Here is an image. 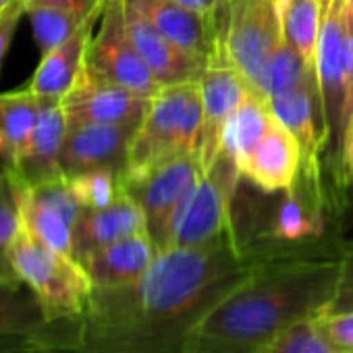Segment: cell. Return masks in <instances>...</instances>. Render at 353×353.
Here are the masks:
<instances>
[{"label": "cell", "instance_id": "cell-34", "mask_svg": "<svg viewBox=\"0 0 353 353\" xmlns=\"http://www.w3.org/2000/svg\"><path fill=\"white\" fill-rule=\"evenodd\" d=\"M172 3L181 5L185 9H192V11H198V13L212 15V13H216L221 0H172Z\"/></svg>", "mask_w": 353, "mask_h": 353}, {"label": "cell", "instance_id": "cell-8", "mask_svg": "<svg viewBox=\"0 0 353 353\" xmlns=\"http://www.w3.org/2000/svg\"><path fill=\"white\" fill-rule=\"evenodd\" d=\"M204 174L196 154L172 158L143 174L123 176L127 196H131L143 212L145 233L156 252L170 248V225L176 208L194 190Z\"/></svg>", "mask_w": 353, "mask_h": 353}, {"label": "cell", "instance_id": "cell-38", "mask_svg": "<svg viewBox=\"0 0 353 353\" xmlns=\"http://www.w3.org/2000/svg\"><path fill=\"white\" fill-rule=\"evenodd\" d=\"M11 3H13V0H0V11H3V9H5L7 5H11Z\"/></svg>", "mask_w": 353, "mask_h": 353}, {"label": "cell", "instance_id": "cell-36", "mask_svg": "<svg viewBox=\"0 0 353 353\" xmlns=\"http://www.w3.org/2000/svg\"><path fill=\"white\" fill-rule=\"evenodd\" d=\"M345 168L353 174V121H351V127H349V133H347V143H345V160H343Z\"/></svg>", "mask_w": 353, "mask_h": 353}, {"label": "cell", "instance_id": "cell-27", "mask_svg": "<svg viewBox=\"0 0 353 353\" xmlns=\"http://www.w3.org/2000/svg\"><path fill=\"white\" fill-rule=\"evenodd\" d=\"M21 229L17 196L7 170L0 168V291H17L21 281L11 262V245Z\"/></svg>", "mask_w": 353, "mask_h": 353}, {"label": "cell", "instance_id": "cell-23", "mask_svg": "<svg viewBox=\"0 0 353 353\" xmlns=\"http://www.w3.org/2000/svg\"><path fill=\"white\" fill-rule=\"evenodd\" d=\"M272 123L274 114L268 102L252 92L227 119L221 137V152L227 154L241 170L243 162L264 139Z\"/></svg>", "mask_w": 353, "mask_h": 353}, {"label": "cell", "instance_id": "cell-29", "mask_svg": "<svg viewBox=\"0 0 353 353\" xmlns=\"http://www.w3.org/2000/svg\"><path fill=\"white\" fill-rule=\"evenodd\" d=\"M258 353H336V351L326 345V341L316 328L314 318H307L281 330Z\"/></svg>", "mask_w": 353, "mask_h": 353}, {"label": "cell", "instance_id": "cell-19", "mask_svg": "<svg viewBox=\"0 0 353 353\" xmlns=\"http://www.w3.org/2000/svg\"><path fill=\"white\" fill-rule=\"evenodd\" d=\"M65 137H67V117L63 110V102L40 98L38 121L34 127L30 148L21 160V166L9 172L19 174L28 183H40V181L65 176L61 168Z\"/></svg>", "mask_w": 353, "mask_h": 353}, {"label": "cell", "instance_id": "cell-5", "mask_svg": "<svg viewBox=\"0 0 353 353\" xmlns=\"http://www.w3.org/2000/svg\"><path fill=\"white\" fill-rule=\"evenodd\" d=\"M316 75L328 141L336 160L343 162L353 121V38L347 26V0H326L316 48Z\"/></svg>", "mask_w": 353, "mask_h": 353}, {"label": "cell", "instance_id": "cell-7", "mask_svg": "<svg viewBox=\"0 0 353 353\" xmlns=\"http://www.w3.org/2000/svg\"><path fill=\"white\" fill-rule=\"evenodd\" d=\"M239 176H243L239 166L221 152L176 208L170 225V248H198L235 235L231 202Z\"/></svg>", "mask_w": 353, "mask_h": 353}, {"label": "cell", "instance_id": "cell-15", "mask_svg": "<svg viewBox=\"0 0 353 353\" xmlns=\"http://www.w3.org/2000/svg\"><path fill=\"white\" fill-rule=\"evenodd\" d=\"M131 3L164 38L202 63H208L221 50L216 13H198L172 3V0H131Z\"/></svg>", "mask_w": 353, "mask_h": 353}, {"label": "cell", "instance_id": "cell-6", "mask_svg": "<svg viewBox=\"0 0 353 353\" xmlns=\"http://www.w3.org/2000/svg\"><path fill=\"white\" fill-rule=\"evenodd\" d=\"M216 17L223 52L260 96L268 63L283 40L281 0H221Z\"/></svg>", "mask_w": 353, "mask_h": 353}, {"label": "cell", "instance_id": "cell-21", "mask_svg": "<svg viewBox=\"0 0 353 353\" xmlns=\"http://www.w3.org/2000/svg\"><path fill=\"white\" fill-rule=\"evenodd\" d=\"M102 11L94 13L73 36H69L65 42H61L57 48L40 59V65L32 81L28 83L38 98L63 100L69 94L85 65V52L94 36V26L96 21H100Z\"/></svg>", "mask_w": 353, "mask_h": 353}, {"label": "cell", "instance_id": "cell-37", "mask_svg": "<svg viewBox=\"0 0 353 353\" xmlns=\"http://www.w3.org/2000/svg\"><path fill=\"white\" fill-rule=\"evenodd\" d=\"M347 26H349V34L353 38V0H347Z\"/></svg>", "mask_w": 353, "mask_h": 353}, {"label": "cell", "instance_id": "cell-2", "mask_svg": "<svg viewBox=\"0 0 353 353\" xmlns=\"http://www.w3.org/2000/svg\"><path fill=\"white\" fill-rule=\"evenodd\" d=\"M341 264L339 245L274 250L202 314L181 353H258L281 330L330 307Z\"/></svg>", "mask_w": 353, "mask_h": 353}, {"label": "cell", "instance_id": "cell-24", "mask_svg": "<svg viewBox=\"0 0 353 353\" xmlns=\"http://www.w3.org/2000/svg\"><path fill=\"white\" fill-rule=\"evenodd\" d=\"M26 334L38 336L52 347V353H61L63 332L61 320L50 322L38 299L32 293L17 291H0V336Z\"/></svg>", "mask_w": 353, "mask_h": 353}, {"label": "cell", "instance_id": "cell-16", "mask_svg": "<svg viewBox=\"0 0 353 353\" xmlns=\"http://www.w3.org/2000/svg\"><path fill=\"white\" fill-rule=\"evenodd\" d=\"M123 5L129 38L162 88L200 79L206 63L188 54L168 38H164L131 0H123Z\"/></svg>", "mask_w": 353, "mask_h": 353}, {"label": "cell", "instance_id": "cell-33", "mask_svg": "<svg viewBox=\"0 0 353 353\" xmlns=\"http://www.w3.org/2000/svg\"><path fill=\"white\" fill-rule=\"evenodd\" d=\"M0 353H52V347L38 336L9 334L0 336Z\"/></svg>", "mask_w": 353, "mask_h": 353}, {"label": "cell", "instance_id": "cell-32", "mask_svg": "<svg viewBox=\"0 0 353 353\" xmlns=\"http://www.w3.org/2000/svg\"><path fill=\"white\" fill-rule=\"evenodd\" d=\"M26 15V0H13L0 11V67H3L9 46L15 38V32L19 28L21 17Z\"/></svg>", "mask_w": 353, "mask_h": 353}, {"label": "cell", "instance_id": "cell-1", "mask_svg": "<svg viewBox=\"0 0 353 353\" xmlns=\"http://www.w3.org/2000/svg\"><path fill=\"white\" fill-rule=\"evenodd\" d=\"M279 248L243 250L229 235L158 252L135 283L92 291L88 310L67 318L63 353H181L202 314Z\"/></svg>", "mask_w": 353, "mask_h": 353}, {"label": "cell", "instance_id": "cell-12", "mask_svg": "<svg viewBox=\"0 0 353 353\" xmlns=\"http://www.w3.org/2000/svg\"><path fill=\"white\" fill-rule=\"evenodd\" d=\"M152 98H143L131 90L104 81L90 73L83 65L77 81L61 100L67 125L90 123H139Z\"/></svg>", "mask_w": 353, "mask_h": 353}, {"label": "cell", "instance_id": "cell-31", "mask_svg": "<svg viewBox=\"0 0 353 353\" xmlns=\"http://www.w3.org/2000/svg\"><path fill=\"white\" fill-rule=\"evenodd\" d=\"M326 312H353V243L343 248V264L332 303Z\"/></svg>", "mask_w": 353, "mask_h": 353}, {"label": "cell", "instance_id": "cell-14", "mask_svg": "<svg viewBox=\"0 0 353 353\" xmlns=\"http://www.w3.org/2000/svg\"><path fill=\"white\" fill-rule=\"evenodd\" d=\"M268 106H270L274 119L281 125H285L299 141L301 168L310 176H314L318 154H320L322 145L328 143L316 69L303 81H299L295 88L270 98Z\"/></svg>", "mask_w": 353, "mask_h": 353}, {"label": "cell", "instance_id": "cell-17", "mask_svg": "<svg viewBox=\"0 0 353 353\" xmlns=\"http://www.w3.org/2000/svg\"><path fill=\"white\" fill-rule=\"evenodd\" d=\"M137 233H145V219L127 192L110 206L81 208L73 229V258L81 264L96 250Z\"/></svg>", "mask_w": 353, "mask_h": 353}, {"label": "cell", "instance_id": "cell-22", "mask_svg": "<svg viewBox=\"0 0 353 353\" xmlns=\"http://www.w3.org/2000/svg\"><path fill=\"white\" fill-rule=\"evenodd\" d=\"M40 98L30 85L0 94V168L17 170L30 148Z\"/></svg>", "mask_w": 353, "mask_h": 353}, {"label": "cell", "instance_id": "cell-25", "mask_svg": "<svg viewBox=\"0 0 353 353\" xmlns=\"http://www.w3.org/2000/svg\"><path fill=\"white\" fill-rule=\"evenodd\" d=\"M106 0L96 5H73V7H28L26 13L32 21L34 40L40 48V54L44 57L52 48H57L61 42H65L69 36H73L94 13L102 11Z\"/></svg>", "mask_w": 353, "mask_h": 353}, {"label": "cell", "instance_id": "cell-10", "mask_svg": "<svg viewBox=\"0 0 353 353\" xmlns=\"http://www.w3.org/2000/svg\"><path fill=\"white\" fill-rule=\"evenodd\" d=\"M9 176L23 227L57 252L73 256V229L81 206L69 188L67 176L40 183H28L15 172H9Z\"/></svg>", "mask_w": 353, "mask_h": 353}, {"label": "cell", "instance_id": "cell-20", "mask_svg": "<svg viewBox=\"0 0 353 353\" xmlns=\"http://www.w3.org/2000/svg\"><path fill=\"white\" fill-rule=\"evenodd\" d=\"M156 254L158 252L148 233H137L96 250L81 262V266L94 289H112L141 279Z\"/></svg>", "mask_w": 353, "mask_h": 353}, {"label": "cell", "instance_id": "cell-11", "mask_svg": "<svg viewBox=\"0 0 353 353\" xmlns=\"http://www.w3.org/2000/svg\"><path fill=\"white\" fill-rule=\"evenodd\" d=\"M198 83H200L204 119H202L200 145L196 156L202 164V170L206 172L221 154V137L227 119L254 90L250 88L245 77L229 63L223 48L204 65Z\"/></svg>", "mask_w": 353, "mask_h": 353}, {"label": "cell", "instance_id": "cell-4", "mask_svg": "<svg viewBox=\"0 0 353 353\" xmlns=\"http://www.w3.org/2000/svg\"><path fill=\"white\" fill-rule=\"evenodd\" d=\"M11 262L50 322L77 318L88 310L94 285L85 268L73 256L46 245L23 223L11 245Z\"/></svg>", "mask_w": 353, "mask_h": 353}, {"label": "cell", "instance_id": "cell-26", "mask_svg": "<svg viewBox=\"0 0 353 353\" xmlns=\"http://www.w3.org/2000/svg\"><path fill=\"white\" fill-rule=\"evenodd\" d=\"M324 7L326 0H281L283 38L310 65H316Z\"/></svg>", "mask_w": 353, "mask_h": 353}, {"label": "cell", "instance_id": "cell-18", "mask_svg": "<svg viewBox=\"0 0 353 353\" xmlns=\"http://www.w3.org/2000/svg\"><path fill=\"white\" fill-rule=\"evenodd\" d=\"M301 168V148L295 135L276 119L264 139L243 162L241 174L264 192L291 190Z\"/></svg>", "mask_w": 353, "mask_h": 353}, {"label": "cell", "instance_id": "cell-3", "mask_svg": "<svg viewBox=\"0 0 353 353\" xmlns=\"http://www.w3.org/2000/svg\"><path fill=\"white\" fill-rule=\"evenodd\" d=\"M202 119L204 108L198 79L164 85L150 100L131 139L125 176L143 174L172 158L196 154Z\"/></svg>", "mask_w": 353, "mask_h": 353}, {"label": "cell", "instance_id": "cell-30", "mask_svg": "<svg viewBox=\"0 0 353 353\" xmlns=\"http://www.w3.org/2000/svg\"><path fill=\"white\" fill-rule=\"evenodd\" d=\"M314 322L330 349L336 353H353V312H324Z\"/></svg>", "mask_w": 353, "mask_h": 353}, {"label": "cell", "instance_id": "cell-13", "mask_svg": "<svg viewBox=\"0 0 353 353\" xmlns=\"http://www.w3.org/2000/svg\"><path fill=\"white\" fill-rule=\"evenodd\" d=\"M139 123L67 125V137L61 156L63 174L73 176L92 168H117L125 172L129 145Z\"/></svg>", "mask_w": 353, "mask_h": 353}, {"label": "cell", "instance_id": "cell-9", "mask_svg": "<svg viewBox=\"0 0 353 353\" xmlns=\"http://www.w3.org/2000/svg\"><path fill=\"white\" fill-rule=\"evenodd\" d=\"M85 69L143 98H154L162 90L129 38L123 0H106L100 15V30L92 36L85 52Z\"/></svg>", "mask_w": 353, "mask_h": 353}, {"label": "cell", "instance_id": "cell-28", "mask_svg": "<svg viewBox=\"0 0 353 353\" xmlns=\"http://www.w3.org/2000/svg\"><path fill=\"white\" fill-rule=\"evenodd\" d=\"M123 176L117 168H92L67 176V181L81 208H104L125 194Z\"/></svg>", "mask_w": 353, "mask_h": 353}, {"label": "cell", "instance_id": "cell-35", "mask_svg": "<svg viewBox=\"0 0 353 353\" xmlns=\"http://www.w3.org/2000/svg\"><path fill=\"white\" fill-rule=\"evenodd\" d=\"M102 0H26L28 7H38V5H48V7H73V5H96Z\"/></svg>", "mask_w": 353, "mask_h": 353}]
</instances>
